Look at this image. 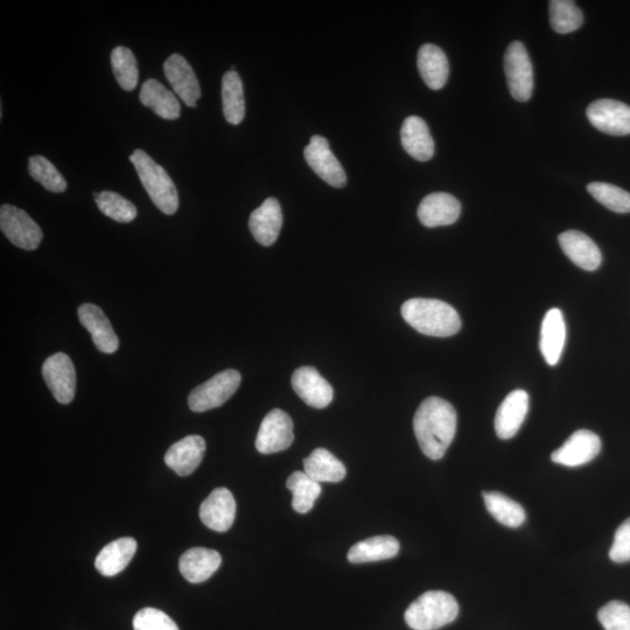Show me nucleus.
Instances as JSON below:
<instances>
[{
    "instance_id": "nucleus-1",
    "label": "nucleus",
    "mask_w": 630,
    "mask_h": 630,
    "mask_svg": "<svg viewBox=\"0 0 630 630\" xmlns=\"http://www.w3.org/2000/svg\"><path fill=\"white\" fill-rule=\"evenodd\" d=\"M457 424V411L445 399L429 397L419 405L413 418V430L427 458L444 457L457 433Z\"/></svg>"
},
{
    "instance_id": "nucleus-2",
    "label": "nucleus",
    "mask_w": 630,
    "mask_h": 630,
    "mask_svg": "<svg viewBox=\"0 0 630 630\" xmlns=\"http://www.w3.org/2000/svg\"><path fill=\"white\" fill-rule=\"evenodd\" d=\"M403 318L417 332L447 338L461 329V319L451 305L438 299L415 298L402 306Z\"/></svg>"
},
{
    "instance_id": "nucleus-3",
    "label": "nucleus",
    "mask_w": 630,
    "mask_h": 630,
    "mask_svg": "<svg viewBox=\"0 0 630 630\" xmlns=\"http://www.w3.org/2000/svg\"><path fill=\"white\" fill-rule=\"evenodd\" d=\"M130 161L135 166L145 191L160 212L166 215L177 213L179 208L177 187H175L165 168L157 164L143 150L133 152L130 156Z\"/></svg>"
},
{
    "instance_id": "nucleus-4",
    "label": "nucleus",
    "mask_w": 630,
    "mask_h": 630,
    "mask_svg": "<svg viewBox=\"0 0 630 630\" xmlns=\"http://www.w3.org/2000/svg\"><path fill=\"white\" fill-rule=\"evenodd\" d=\"M459 605L452 594L426 592L406 609L405 621L413 630H437L458 618Z\"/></svg>"
},
{
    "instance_id": "nucleus-5",
    "label": "nucleus",
    "mask_w": 630,
    "mask_h": 630,
    "mask_svg": "<svg viewBox=\"0 0 630 630\" xmlns=\"http://www.w3.org/2000/svg\"><path fill=\"white\" fill-rule=\"evenodd\" d=\"M241 381V374L234 369H227L216 374L189 394V409L194 412H206L220 408L234 396L240 388Z\"/></svg>"
},
{
    "instance_id": "nucleus-6",
    "label": "nucleus",
    "mask_w": 630,
    "mask_h": 630,
    "mask_svg": "<svg viewBox=\"0 0 630 630\" xmlns=\"http://www.w3.org/2000/svg\"><path fill=\"white\" fill-rule=\"evenodd\" d=\"M504 72H506L510 95L518 102H527L534 89V70L527 48L521 41H514L504 55Z\"/></svg>"
},
{
    "instance_id": "nucleus-7",
    "label": "nucleus",
    "mask_w": 630,
    "mask_h": 630,
    "mask_svg": "<svg viewBox=\"0 0 630 630\" xmlns=\"http://www.w3.org/2000/svg\"><path fill=\"white\" fill-rule=\"evenodd\" d=\"M0 229L12 244L27 251L37 250L44 233L25 210L11 205L0 208Z\"/></svg>"
},
{
    "instance_id": "nucleus-8",
    "label": "nucleus",
    "mask_w": 630,
    "mask_h": 630,
    "mask_svg": "<svg viewBox=\"0 0 630 630\" xmlns=\"http://www.w3.org/2000/svg\"><path fill=\"white\" fill-rule=\"evenodd\" d=\"M293 440L291 417L283 410L273 409L264 417L259 427L256 448L262 454L278 453L287 450Z\"/></svg>"
},
{
    "instance_id": "nucleus-9",
    "label": "nucleus",
    "mask_w": 630,
    "mask_h": 630,
    "mask_svg": "<svg viewBox=\"0 0 630 630\" xmlns=\"http://www.w3.org/2000/svg\"><path fill=\"white\" fill-rule=\"evenodd\" d=\"M42 376L56 401L65 405L74 401L76 371L73 361L67 354L49 356L42 366Z\"/></svg>"
},
{
    "instance_id": "nucleus-10",
    "label": "nucleus",
    "mask_w": 630,
    "mask_h": 630,
    "mask_svg": "<svg viewBox=\"0 0 630 630\" xmlns=\"http://www.w3.org/2000/svg\"><path fill=\"white\" fill-rule=\"evenodd\" d=\"M307 164L318 177L328 185L336 188L345 187L347 175L343 170L338 158H336L329 147L328 140L321 136H313L310 144L304 150Z\"/></svg>"
},
{
    "instance_id": "nucleus-11",
    "label": "nucleus",
    "mask_w": 630,
    "mask_h": 630,
    "mask_svg": "<svg viewBox=\"0 0 630 630\" xmlns=\"http://www.w3.org/2000/svg\"><path fill=\"white\" fill-rule=\"evenodd\" d=\"M586 115L595 129L607 135H630V107L625 103L604 98L593 102Z\"/></svg>"
},
{
    "instance_id": "nucleus-12",
    "label": "nucleus",
    "mask_w": 630,
    "mask_h": 630,
    "mask_svg": "<svg viewBox=\"0 0 630 630\" xmlns=\"http://www.w3.org/2000/svg\"><path fill=\"white\" fill-rule=\"evenodd\" d=\"M600 451L601 440L598 434L588 430H579L551 454V460L566 467H579L597 458Z\"/></svg>"
},
{
    "instance_id": "nucleus-13",
    "label": "nucleus",
    "mask_w": 630,
    "mask_h": 630,
    "mask_svg": "<svg viewBox=\"0 0 630 630\" xmlns=\"http://www.w3.org/2000/svg\"><path fill=\"white\" fill-rule=\"evenodd\" d=\"M296 394L311 408L325 409L332 403L334 390L319 371L313 367H300L291 378Z\"/></svg>"
},
{
    "instance_id": "nucleus-14",
    "label": "nucleus",
    "mask_w": 630,
    "mask_h": 630,
    "mask_svg": "<svg viewBox=\"0 0 630 630\" xmlns=\"http://www.w3.org/2000/svg\"><path fill=\"white\" fill-rule=\"evenodd\" d=\"M164 73L182 102L189 108H196V102L201 98L200 83L184 56L171 55L164 63Z\"/></svg>"
},
{
    "instance_id": "nucleus-15",
    "label": "nucleus",
    "mask_w": 630,
    "mask_h": 630,
    "mask_svg": "<svg viewBox=\"0 0 630 630\" xmlns=\"http://www.w3.org/2000/svg\"><path fill=\"white\" fill-rule=\"evenodd\" d=\"M236 516V501L227 488H216L201 503V522L210 530L226 532L233 527Z\"/></svg>"
},
{
    "instance_id": "nucleus-16",
    "label": "nucleus",
    "mask_w": 630,
    "mask_h": 630,
    "mask_svg": "<svg viewBox=\"0 0 630 630\" xmlns=\"http://www.w3.org/2000/svg\"><path fill=\"white\" fill-rule=\"evenodd\" d=\"M81 325L87 329L95 346L104 354H114L119 348V340L107 315L94 304H83L77 310Z\"/></svg>"
},
{
    "instance_id": "nucleus-17",
    "label": "nucleus",
    "mask_w": 630,
    "mask_h": 630,
    "mask_svg": "<svg viewBox=\"0 0 630 630\" xmlns=\"http://www.w3.org/2000/svg\"><path fill=\"white\" fill-rule=\"evenodd\" d=\"M529 411V395L527 391L518 389L504 398L495 417L497 437L507 440L516 436L521 429Z\"/></svg>"
},
{
    "instance_id": "nucleus-18",
    "label": "nucleus",
    "mask_w": 630,
    "mask_h": 630,
    "mask_svg": "<svg viewBox=\"0 0 630 630\" xmlns=\"http://www.w3.org/2000/svg\"><path fill=\"white\" fill-rule=\"evenodd\" d=\"M460 214L461 203L447 193L427 195L418 207L419 221L427 228L450 226L458 221Z\"/></svg>"
},
{
    "instance_id": "nucleus-19",
    "label": "nucleus",
    "mask_w": 630,
    "mask_h": 630,
    "mask_svg": "<svg viewBox=\"0 0 630 630\" xmlns=\"http://www.w3.org/2000/svg\"><path fill=\"white\" fill-rule=\"evenodd\" d=\"M283 226V213L276 199H266L261 207L251 213L249 229L263 247H271L277 241Z\"/></svg>"
},
{
    "instance_id": "nucleus-20",
    "label": "nucleus",
    "mask_w": 630,
    "mask_h": 630,
    "mask_svg": "<svg viewBox=\"0 0 630 630\" xmlns=\"http://www.w3.org/2000/svg\"><path fill=\"white\" fill-rule=\"evenodd\" d=\"M560 247L564 254L578 266L586 271L599 269L602 262L601 251L591 237L578 230H567L558 237Z\"/></svg>"
},
{
    "instance_id": "nucleus-21",
    "label": "nucleus",
    "mask_w": 630,
    "mask_h": 630,
    "mask_svg": "<svg viewBox=\"0 0 630 630\" xmlns=\"http://www.w3.org/2000/svg\"><path fill=\"white\" fill-rule=\"evenodd\" d=\"M205 452V439L200 436H187L168 448L165 462L178 475L187 476L200 466Z\"/></svg>"
},
{
    "instance_id": "nucleus-22",
    "label": "nucleus",
    "mask_w": 630,
    "mask_h": 630,
    "mask_svg": "<svg viewBox=\"0 0 630 630\" xmlns=\"http://www.w3.org/2000/svg\"><path fill=\"white\" fill-rule=\"evenodd\" d=\"M222 557L219 552L206 548H193L181 556L179 570L182 576L192 584L208 580L220 569Z\"/></svg>"
},
{
    "instance_id": "nucleus-23",
    "label": "nucleus",
    "mask_w": 630,
    "mask_h": 630,
    "mask_svg": "<svg viewBox=\"0 0 630 630\" xmlns=\"http://www.w3.org/2000/svg\"><path fill=\"white\" fill-rule=\"evenodd\" d=\"M566 341V324L563 312L559 308H552L545 314L541 329L542 355L549 366H556L562 357Z\"/></svg>"
},
{
    "instance_id": "nucleus-24",
    "label": "nucleus",
    "mask_w": 630,
    "mask_h": 630,
    "mask_svg": "<svg viewBox=\"0 0 630 630\" xmlns=\"http://www.w3.org/2000/svg\"><path fill=\"white\" fill-rule=\"evenodd\" d=\"M402 145L406 153L418 161H429L434 154V140L424 119L410 116L401 130Z\"/></svg>"
},
{
    "instance_id": "nucleus-25",
    "label": "nucleus",
    "mask_w": 630,
    "mask_h": 630,
    "mask_svg": "<svg viewBox=\"0 0 630 630\" xmlns=\"http://www.w3.org/2000/svg\"><path fill=\"white\" fill-rule=\"evenodd\" d=\"M139 100L144 107L167 121H175L180 117L181 105L177 96L157 80L149 79L143 83Z\"/></svg>"
},
{
    "instance_id": "nucleus-26",
    "label": "nucleus",
    "mask_w": 630,
    "mask_h": 630,
    "mask_svg": "<svg viewBox=\"0 0 630 630\" xmlns=\"http://www.w3.org/2000/svg\"><path fill=\"white\" fill-rule=\"evenodd\" d=\"M137 542L131 537L118 538L98 553L95 560L96 570L104 577H114L129 565L136 555Z\"/></svg>"
},
{
    "instance_id": "nucleus-27",
    "label": "nucleus",
    "mask_w": 630,
    "mask_h": 630,
    "mask_svg": "<svg viewBox=\"0 0 630 630\" xmlns=\"http://www.w3.org/2000/svg\"><path fill=\"white\" fill-rule=\"evenodd\" d=\"M417 65L427 87L439 90L445 86L450 75V66L443 49L431 44L420 47Z\"/></svg>"
},
{
    "instance_id": "nucleus-28",
    "label": "nucleus",
    "mask_w": 630,
    "mask_h": 630,
    "mask_svg": "<svg viewBox=\"0 0 630 630\" xmlns=\"http://www.w3.org/2000/svg\"><path fill=\"white\" fill-rule=\"evenodd\" d=\"M398 552L399 542L395 537L376 536L353 545L347 558L353 564L373 563L394 558Z\"/></svg>"
},
{
    "instance_id": "nucleus-29",
    "label": "nucleus",
    "mask_w": 630,
    "mask_h": 630,
    "mask_svg": "<svg viewBox=\"0 0 630 630\" xmlns=\"http://www.w3.org/2000/svg\"><path fill=\"white\" fill-rule=\"evenodd\" d=\"M304 472L315 482L338 483L346 478L347 469L339 459L327 451L317 448L304 460Z\"/></svg>"
},
{
    "instance_id": "nucleus-30",
    "label": "nucleus",
    "mask_w": 630,
    "mask_h": 630,
    "mask_svg": "<svg viewBox=\"0 0 630 630\" xmlns=\"http://www.w3.org/2000/svg\"><path fill=\"white\" fill-rule=\"evenodd\" d=\"M223 114L231 125L241 124L245 116L243 83L235 70H229L222 79Z\"/></svg>"
},
{
    "instance_id": "nucleus-31",
    "label": "nucleus",
    "mask_w": 630,
    "mask_h": 630,
    "mask_svg": "<svg viewBox=\"0 0 630 630\" xmlns=\"http://www.w3.org/2000/svg\"><path fill=\"white\" fill-rule=\"evenodd\" d=\"M486 508L495 520L508 528H518L525 521V511L520 503L497 492L483 493Z\"/></svg>"
},
{
    "instance_id": "nucleus-32",
    "label": "nucleus",
    "mask_w": 630,
    "mask_h": 630,
    "mask_svg": "<svg viewBox=\"0 0 630 630\" xmlns=\"http://www.w3.org/2000/svg\"><path fill=\"white\" fill-rule=\"evenodd\" d=\"M286 487L292 493V508L299 514H307L322 492L320 483L312 480L305 472L292 473Z\"/></svg>"
},
{
    "instance_id": "nucleus-33",
    "label": "nucleus",
    "mask_w": 630,
    "mask_h": 630,
    "mask_svg": "<svg viewBox=\"0 0 630 630\" xmlns=\"http://www.w3.org/2000/svg\"><path fill=\"white\" fill-rule=\"evenodd\" d=\"M550 24L559 34L572 33L584 24V14L571 0H552L549 3Z\"/></svg>"
},
{
    "instance_id": "nucleus-34",
    "label": "nucleus",
    "mask_w": 630,
    "mask_h": 630,
    "mask_svg": "<svg viewBox=\"0 0 630 630\" xmlns=\"http://www.w3.org/2000/svg\"><path fill=\"white\" fill-rule=\"evenodd\" d=\"M112 72L116 80L125 91L135 90L138 84L139 72L135 55L129 48L119 46L111 53Z\"/></svg>"
},
{
    "instance_id": "nucleus-35",
    "label": "nucleus",
    "mask_w": 630,
    "mask_h": 630,
    "mask_svg": "<svg viewBox=\"0 0 630 630\" xmlns=\"http://www.w3.org/2000/svg\"><path fill=\"white\" fill-rule=\"evenodd\" d=\"M98 209L110 219L119 223H130L136 219L137 208L131 201L115 192L94 193Z\"/></svg>"
},
{
    "instance_id": "nucleus-36",
    "label": "nucleus",
    "mask_w": 630,
    "mask_h": 630,
    "mask_svg": "<svg viewBox=\"0 0 630 630\" xmlns=\"http://www.w3.org/2000/svg\"><path fill=\"white\" fill-rule=\"evenodd\" d=\"M587 191L595 200L614 213H630V193L607 182H591Z\"/></svg>"
},
{
    "instance_id": "nucleus-37",
    "label": "nucleus",
    "mask_w": 630,
    "mask_h": 630,
    "mask_svg": "<svg viewBox=\"0 0 630 630\" xmlns=\"http://www.w3.org/2000/svg\"><path fill=\"white\" fill-rule=\"evenodd\" d=\"M28 172L31 177L44 186L47 191L63 193L67 189V181L62 177L51 161L42 156H33L28 160Z\"/></svg>"
},
{
    "instance_id": "nucleus-38",
    "label": "nucleus",
    "mask_w": 630,
    "mask_h": 630,
    "mask_svg": "<svg viewBox=\"0 0 630 630\" xmlns=\"http://www.w3.org/2000/svg\"><path fill=\"white\" fill-rule=\"evenodd\" d=\"M598 620L605 630H630V607L621 601H611L602 607Z\"/></svg>"
},
{
    "instance_id": "nucleus-39",
    "label": "nucleus",
    "mask_w": 630,
    "mask_h": 630,
    "mask_svg": "<svg viewBox=\"0 0 630 630\" xmlns=\"http://www.w3.org/2000/svg\"><path fill=\"white\" fill-rule=\"evenodd\" d=\"M133 629L135 630H180L170 616L157 608L146 607L133 618Z\"/></svg>"
},
{
    "instance_id": "nucleus-40",
    "label": "nucleus",
    "mask_w": 630,
    "mask_h": 630,
    "mask_svg": "<svg viewBox=\"0 0 630 630\" xmlns=\"http://www.w3.org/2000/svg\"><path fill=\"white\" fill-rule=\"evenodd\" d=\"M609 558L618 564L630 562V517L616 530Z\"/></svg>"
}]
</instances>
